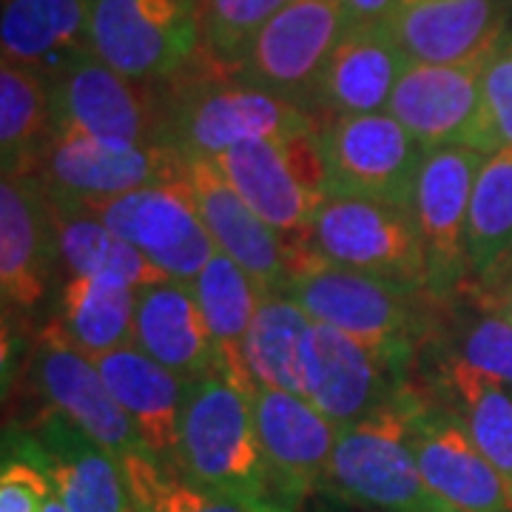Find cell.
I'll list each match as a JSON object with an SVG mask.
<instances>
[{
  "instance_id": "cell-22",
  "label": "cell",
  "mask_w": 512,
  "mask_h": 512,
  "mask_svg": "<svg viewBox=\"0 0 512 512\" xmlns=\"http://www.w3.org/2000/svg\"><path fill=\"white\" fill-rule=\"evenodd\" d=\"M188 183L217 251L231 256L262 293L288 291L291 271L279 239L225 180L220 165L205 157H188Z\"/></svg>"
},
{
  "instance_id": "cell-18",
  "label": "cell",
  "mask_w": 512,
  "mask_h": 512,
  "mask_svg": "<svg viewBox=\"0 0 512 512\" xmlns=\"http://www.w3.org/2000/svg\"><path fill=\"white\" fill-rule=\"evenodd\" d=\"M32 370L37 390L46 396L49 407L77 424L117 461L148 453L134 421L123 413L109 384L103 382L97 362L74 348L57 322L40 333Z\"/></svg>"
},
{
  "instance_id": "cell-29",
  "label": "cell",
  "mask_w": 512,
  "mask_h": 512,
  "mask_svg": "<svg viewBox=\"0 0 512 512\" xmlns=\"http://www.w3.org/2000/svg\"><path fill=\"white\" fill-rule=\"evenodd\" d=\"M137 288L111 276H72L60 293L57 328L80 353L100 362L134 345Z\"/></svg>"
},
{
  "instance_id": "cell-12",
  "label": "cell",
  "mask_w": 512,
  "mask_h": 512,
  "mask_svg": "<svg viewBox=\"0 0 512 512\" xmlns=\"http://www.w3.org/2000/svg\"><path fill=\"white\" fill-rule=\"evenodd\" d=\"M484 160L487 154L464 146L424 151L410 211L427 262L430 296H450L467 276V214Z\"/></svg>"
},
{
  "instance_id": "cell-34",
  "label": "cell",
  "mask_w": 512,
  "mask_h": 512,
  "mask_svg": "<svg viewBox=\"0 0 512 512\" xmlns=\"http://www.w3.org/2000/svg\"><path fill=\"white\" fill-rule=\"evenodd\" d=\"M120 464L137 512H248L234 498L202 487L151 453L128 456Z\"/></svg>"
},
{
  "instance_id": "cell-13",
  "label": "cell",
  "mask_w": 512,
  "mask_h": 512,
  "mask_svg": "<svg viewBox=\"0 0 512 512\" xmlns=\"http://www.w3.org/2000/svg\"><path fill=\"white\" fill-rule=\"evenodd\" d=\"M484 66L481 63H410L396 83L387 114L396 117L424 151L444 146L476 148L495 154L493 134L484 109Z\"/></svg>"
},
{
  "instance_id": "cell-40",
  "label": "cell",
  "mask_w": 512,
  "mask_h": 512,
  "mask_svg": "<svg viewBox=\"0 0 512 512\" xmlns=\"http://www.w3.org/2000/svg\"><path fill=\"white\" fill-rule=\"evenodd\" d=\"M484 302H487V311L498 313L507 322H512V279L501 282L493 291H484Z\"/></svg>"
},
{
  "instance_id": "cell-7",
  "label": "cell",
  "mask_w": 512,
  "mask_h": 512,
  "mask_svg": "<svg viewBox=\"0 0 512 512\" xmlns=\"http://www.w3.org/2000/svg\"><path fill=\"white\" fill-rule=\"evenodd\" d=\"M89 46L131 80H171L200 55V0H89Z\"/></svg>"
},
{
  "instance_id": "cell-20",
  "label": "cell",
  "mask_w": 512,
  "mask_h": 512,
  "mask_svg": "<svg viewBox=\"0 0 512 512\" xmlns=\"http://www.w3.org/2000/svg\"><path fill=\"white\" fill-rule=\"evenodd\" d=\"M390 29L410 63H481L507 40V0H402Z\"/></svg>"
},
{
  "instance_id": "cell-26",
  "label": "cell",
  "mask_w": 512,
  "mask_h": 512,
  "mask_svg": "<svg viewBox=\"0 0 512 512\" xmlns=\"http://www.w3.org/2000/svg\"><path fill=\"white\" fill-rule=\"evenodd\" d=\"M3 60L46 74L66 72L89 46V0H0Z\"/></svg>"
},
{
  "instance_id": "cell-10",
  "label": "cell",
  "mask_w": 512,
  "mask_h": 512,
  "mask_svg": "<svg viewBox=\"0 0 512 512\" xmlns=\"http://www.w3.org/2000/svg\"><path fill=\"white\" fill-rule=\"evenodd\" d=\"M328 194L413 205L424 148L387 111L342 114L319 123Z\"/></svg>"
},
{
  "instance_id": "cell-31",
  "label": "cell",
  "mask_w": 512,
  "mask_h": 512,
  "mask_svg": "<svg viewBox=\"0 0 512 512\" xmlns=\"http://www.w3.org/2000/svg\"><path fill=\"white\" fill-rule=\"evenodd\" d=\"M52 140L49 77L3 60L0 66V163L3 174H35Z\"/></svg>"
},
{
  "instance_id": "cell-9",
  "label": "cell",
  "mask_w": 512,
  "mask_h": 512,
  "mask_svg": "<svg viewBox=\"0 0 512 512\" xmlns=\"http://www.w3.org/2000/svg\"><path fill=\"white\" fill-rule=\"evenodd\" d=\"M313 251L330 265L427 293V262L410 208L328 194L313 220Z\"/></svg>"
},
{
  "instance_id": "cell-1",
  "label": "cell",
  "mask_w": 512,
  "mask_h": 512,
  "mask_svg": "<svg viewBox=\"0 0 512 512\" xmlns=\"http://www.w3.org/2000/svg\"><path fill=\"white\" fill-rule=\"evenodd\" d=\"M251 399L220 370L188 384L177 467L248 512H296L262 450Z\"/></svg>"
},
{
  "instance_id": "cell-14",
  "label": "cell",
  "mask_w": 512,
  "mask_h": 512,
  "mask_svg": "<svg viewBox=\"0 0 512 512\" xmlns=\"http://www.w3.org/2000/svg\"><path fill=\"white\" fill-rule=\"evenodd\" d=\"M404 365L348 333L313 322L302 353V396L342 430L402 393Z\"/></svg>"
},
{
  "instance_id": "cell-5",
  "label": "cell",
  "mask_w": 512,
  "mask_h": 512,
  "mask_svg": "<svg viewBox=\"0 0 512 512\" xmlns=\"http://www.w3.org/2000/svg\"><path fill=\"white\" fill-rule=\"evenodd\" d=\"M52 131L80 134L103 146L165 143L168 92L163 83L131 80L94 55L80 57L49 80Z\"/></svg>"
},
{
  "instance_id": "cell-38",
  "label": "cell",
  "mask_w": 512,
  "mask_h": 512,
  "mask_svg": "<svg viewBox=\"0 0 512 512\" xmlns=\"http://www.w3.org/2000/svg\"><path fill=\"white\" fill-rule=\"evenodd\" d=\"M481 86L495 151L512 148V37H507L487 60Z\"/></svg>"
},
{
  "instance_id": "cell-23",
  "label": "cell",
  "mask_w": 512,
  "mask_h": 512,
  "mask_svg": "<svg viewBox=\"0 0 512 512\" xmlns=\"http://www.w3.org/2000/svg\"><path fill=\"white\" fill-rule=\"evenodd\" d=\"M57 259L46 191L37 174H3L0 183V288L3 299L32 308L46 293Z\"/></svg>"
},
{
  "instance_id": "cell-25",
  "label": "cell",
  "mask_w": 512,
  "mask_h": 512,
  "mask_svg": "<svg viewBox=\"0 0 512 512\" xmlns=\"http://www.w3.org/2000/svg\"><path fill=\"white\" fill-rule=\"evenodd\" d=\"M103 382L111 396L134 421L146 450L163 464L177 467L180 447V421H183L185 387L188 384L154 362L137 345H128L103 356L100 362Z\"/></svg>"
},
{
  "instance_id": "cell-21",
  "label": "cell",
  "mask_w": 512,
  "mask_h": 512,
  "mask_svg": "<svg viewBox=\"0 0 512 512\" xmlns=\"http://www.w3.org/2000/svg\"><path fill=\"white\" fill-rule=\"evenodd\" d=\"M407 66L410 57L390 23H353L319 74L308 109L328 117L387 111Z\"/></svg>"
},
{
  "instance_id": "cell-17",
  "label": "cell",
  "mask_w": 512,
  "mask_h": 512,
  "mask_svg": "<svg viewBox=\"0 0 512 512\" xmlns=\"http://www.w3.org/2000/svg\"><path fill=\"white\" fill-rule=\"evenodd\" d=\"M6 447L35 461L66 512H137L123 464L52 407L29 436H6Z\"/></svg>"
},
{
  "instance_id": "cell-37",
  "label": "cell",
  "mask_w": 512,
  "mask_h": 512,
  "mask_svg": "<svg viewBox=\"0 0 512 512\" xmlns=\"http://www.w3.org/2000/svg\"><path fill=\"white\" fill-rule=\"evenodd\" d=\"M52 495L55 490L35 461L6 447L0 473V512H46Z\"/></svg>"
},
{
  "instance_id": "cell-36",
  "label": "cell",
  "mask_w": 512,
  "mask_h": 512,
  "mask_svg": "<svg viewBox=\"0 0 512 512\" xmlns=\"http://www.w3.org/2000/svg\"><path fill=\"white\" fill-rule=\"evenodd\" d=\"M456 359L487 379L512 387V322L493 311L481 313L461 330Z\"/></svg>"
},
{
  "instance_id": "cell-41",
  "label": "cell",
  "mask_w": 512,
  "mask_h": 512,
  "mask_svg": "<svg viewBox=\"0 0 512 512\" xmlns=\"http://www.w3.org/2000/svg\"><path fill=\"white\" fill-rule=\"evenodd\" d=\"M46 512H66V507H63V504L57 501V495H52V501L46 504Z\"/></svg>"
},
{
  "instance_id": "cell-3",
  "label": "cell",
  "mask_w": 512,
  "mask_h": 512,
  "mask_svg": "<svg viewBox=\"0 0 512 512\" xmlns=\"http://www.w3.org/2000/svg\"><path fill=\"white\" fill-rule=\"evenodd\" d=\"M225 180L282 245L291 279L322 262L313 251V220L328 197L319 131L282 140H248L214 157Z\"/></svg>"
},
{
  "instance_id": "cell-32",
  "label": "cell",
  "mask_w": 512,
  "mask_h": 512,
  "mask_svg": "<svg viewBox=\"0 0 512 512\" xmlns=\"http://www.w3.org/2000/svg\"><path fill=\"white\" fill-rule=\"evenodd\" d=\"M311 325V316L291 296L262 293L245 336V362L256 387H276L302 396V353Z\"/></svg>"
},
{
  "instance_id": "cell-11",
  "label": "cell",
  "mask_w": 512,
  "mask_h": 512,
  "mask_svg": "<svg viewBox=\"0 0 512 512\" xmlns=\"http://www.w3.org/2000/svg\"><path fill=\"white\" fill-rule=\"evenodd\" d=\"M348 26L345 0H291L259 29L234 74L308 109L316 80Z\"/></svg>"
},
{
  "instance_id": "cell-2",
  "label": "cell",
  "mask_w": 512,
  "mask_h": 512,
  "mask_svg": "<svg viewBox=\"0 0 512 512\" xmlns=\"http://www.w3.org/2000/svg\"><path fill=\"white\" fill-rule=\"evenodd\" d=\"M165 92V143L180 148L185 157L214 160L248 140H282L319 131V123L302 103L259 89L234 72H222L202 55L177 77L165 80Z\"/></svg>"
},
{
  "instance_id": "cell-19",
  "label": "cell",
  "mask_w": 512,
  "mask_h": 512,
  "mask_svg": "<svg viewBox=\"0 0 512 512\" xmlns=\"http://www.w3.org/2000/svg\"><path fill=\"white\" fill-rule=\"evenodd\" d=\"M251 402L262 450L293 507L316 490H328L339 427L308 399L288 390L256 387Z\"/></svg>"
},
{
  "instance_id": "cell-16",
  "label": "cell",
  "mask_w": 512,
  "mask_h": 512,
  "mask_svg": "<svg viewBox=\"0 0 512 512\" xmlns=\"http://www.w3.org/2000/svg\"><path fill=\"white\" fill-rule=\"evenodd\" d=\"M35 174L49 194L109 197L188 180V157L171 143L114 148L80 134L52 131Z\"/></svg>"
},
{
  "instance_id": "cell-33",
  "label": "cell",
  "mask_w": 512,
  "mask_h": 512,
  "mask_svg": "<svg viewBox=\"0 0 512 512\" xmlns=\"http://www.w3.org/2000/svg\"><path fill=\"white\" fill-rule=\"evenodd\" d=\"M444 384L456 393L470 436L512 495V396L504 384L487 379L458 359L447 367Z\"/></svg>"
},
{
  "instance_id": "cell-8",
  "label": "cell",
  "mask_w": 512,
  "mask_h": 512,
  "mask_svg": "<svg viewBox=\"0 0 512 512\" xmlns=\"http://www.w3.org/2000/svg\"><path fill=\"white\" fill-rule=\"evenodd\" d=\"M416 293L419 291L322 259L293 276L285 296H291L313 322L348 333L367 348L407 362L419 328V313L413 305Z\"/></svg>"
},
{
  "instance_id": "cell-15",
  "label": "cell",
  "mask_w": 512,
  "mask_h": 512,
  "mask_svg": "<svg viewBox=\"0 0 512 512\" xmlns=\"http://www.w3.org/2000/svg\"><path fill=\"white\" fill-rule=\"evenodd\" d=\"M407 441L427 487L458 512H512V495L467 424L410 390Z\"/></svg>"
},
{
  "instance_id": "cell-39",
  "label": "cell",
  "mask_w": 512,
  "mask_h": 512,
  "mask_svg": "<svg viewBox=\"0 0 512 512\" xmlns=\"http://www.w3.org/2000/svg\"><path fill=\"white\" fill-rule=\"evenodd\" d=\"M402 0H345L350 26L353 23H390Z\"/></svg>"
},
{
  "instance_id": "cell-6",
  "label": "cell",
  "mask_w": 512,
  "mask_h": 512,
  "mask_svg": "<svg viewBox=\"0 0 512 512\" xmlns=\"http://www.w3.org/2000/svg\"><path fill=\"white\" fill-rule=\"evenodd\" d=\"M49 197L69 202L77 211L97 217L117 237L134 245L168 279L191 285L208 265V259L217 254L214 237L202 220L200 205L188 180L148 185L109 197Z\"/></svg>"
},
{
  "instance_id": "cell-30",
  "label": "cell",
  "mask_w": 512,
  "mask_h": 512,
  "mask_svg": "<svg viewBox=\"0 0 512 512\" xmlns=\"http://www.w3.org/2000/svg\"><path fill=\"white\" fill-rule=\"evenodd\" d=\"M46 200H49V214H52L57 259L69 268L72 276H111L137 291L168 279L134 245L117 237L97 217L83 214L69 202L55 200L49 194Z\"/></svg>"
},
{
  "instance_id": "cell-28",
  "label": "cell",
  "mask_w": 512,
  "mask_h": 512,
  "mask_svg": "<svg viewBox=\"0 0 512 512\" xmlns=\"http://www.w3.org/2000/svg\"><path fill=\"white\" fill-rule=\"evenodd\" d=\"M467 274L481 293L512 279V148L490 154L467 214Z\"/></svg>"
},
{
  "instance_id": "cell-24",
  "label": "cell",
  "mask_w": 512,
  "mask_h": 512,
  "mask_svg": "<svg viewBox=\"0 0 512 512\" xmlns=\"http://www.w3.org/2000/svg\"><path fill=\"white\" fill-rule=\"evenodd\" d=\"M134 345L185 384L220 370L217 345L188 282L163 279L137 291Z\"/></svg>"
},
{
  "instance_id": "cell-35",
  "label": "cell",
  "mask_w": 512,
  "mask_h": 512,
  "mask_svg": "<svg viewBox=\"0 0 512 512\" xmlns=\"http://www.w3.org/2000/svg\"><path fill=\"white\" fill-rule=\"evenodd\" d=\"M291 0H200V55L222 72H237L259 29Z\"/></svg>"
},
{
  "instance_id": "cell-4",
  "label": "cell",
  "mask_w": 512,
  "mask_h": 512,
  "mask_svg": "<svg viewBox=\"0 0 512 512\" xmlns=\"http://www.w3.org/2000/svg\"><path fill=\"white\" fill-rule=\"evenodd\" d=\"M410 387L339 430L328 490L370 512H458L427 487L407 441Z\"/></svg>"
},
{
  "instance_id": "cell-27",
  "label": "cell",
  "mask_w": 512,
  "mask_h": 512,
  "mask_svg": "<svg viewBox=\"0 0 512 512\" xmlns=\"http://www.w3.org/2000/svg\"><path fill=\"white\" fill-rule=\"evenodd\" d=\"M191 288L208 322L211 339L217 345L220 373H225L239 390L254 396V376L245 362V336L251 330L262 291L256 288L254 279L222 251L208 259V265L191 282Z\"/></svg>"
}]
</instances>
